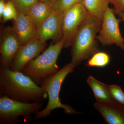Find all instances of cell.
<instances>
[{
  "label": "cell",
  "instance_id": "7",
  "mask_svg": "<svg viewBox=\"0 0 124 124\" xmlns=\"http://www.w3.org/2000/svg\"><path fill=\"white\" fill-rule=\"evenodd\" d=\"M89 14L82 3L73 5L65 11L62 20L63 48L71 46L78 31Z\"/></svg>",
  "mask_w": 124,
  "mask_h": 124
},
{
  "label": "cell",
  "instance_id": "11",
  "mask_svg": "<svg viewBox=\"0 0 124 124\" xmlns=\"http://www.w3.org/2000/svg\"><path fill=\"white\" fill-rule=\"evenodd\" d=\"M93 106L108 124H124V107L114 101H96Z\"/></svg>",
  "mask_w": 124,
  "mask_h": 124
},
{
  "label": "cell",
  "instance_id": "8",
  "mask_svg": "<svg viewBox=\"0 0 124 124\" xmlns=\"http://www.w3.org/2000/svg\"><path fill=\"white\" fill-rule=\"evenodd\" d=\"M0 39V67L9 68L21 45L13 27L1 28Z\"/></svg>",
  "mask_w": 124,
  "mask_h": 124
},
{
  "label": "cell",
  "instance_id": "2",
  "mask_svg": "<svg viewBox=\"0 0 124 124\" xmlns=\"http://www.w3.org/2000/svg\"><path fill=\"white\" fill-rule=\"evenodd\" d=\"M102 22L99 18L89 13L78 31L71 46V62L75 67L100 51L96 37Z\"/></svg>",
  "mask_w": 124,
  "mask_h": 124
},
{
  "label": "cell",
  "instance_id": "16",
  "mask_svg": "<svg viewBox=\"0 0 124 124\" xmlns=\"http://www.w3.org/2000/svg\"><path fill=\"white\" fill-rule=\"evenodd\" d=\"M110 60V55L103 51H98L89 58L86 66L89 67H103L109 63Z\"/></svg>",
  "mask_w": 124,
  "mask_h": 124
},
{
  "label": "cell",
  "instance_id": "3",
  "mask_svg": "<svg viewBox=\"0 0 124 124\" xmlns=\"http://www.w3.org/2000/svg\"><path fill=\"white\" fill-rule=\"evenodd\" d=\"M64 45L63 39L57 43H51L42 54L29 62L22 72L40 85L59 70L57 60Z\"/></svg>",
  "mask_w": 124,
  "mask_h": 124
},
{
  "label": "cell",
  "instance_id": "21",
  "mask_svg": "<svg viewBox=\"0 0 124 124\" xmlns=\"http://www.w3.org/2000/svg\"><path fill=\"white\" fill-rule=\"evenodd\" d=\"M110 3L113 6V9L115 15H119L124 12V0H110Z\"/></svg>",
  "mask_w": 124,
  "mask_h": 124
},
{
  "label": "cell",
  "instance_id": "6",
  "mask_svg": "<svg viewBox=\"0 0 124 124\" xmlns=\"http://www.w3.org/2000/svg\"><path fill=\"white\" fill-rule=\"evenodd\" d=\"M122 20L116 17L113 8L107 7L105 10L99 35L96 38L103 46L116 45L124 50V41L121 33L119 24Z\"/></svg>",
  "mask_w": 124,
  "mask_h": 124
},
{
  "label": "cell",
  "instance_id": "20",
  "mask_svg": "<svg viewBox=\"0 0 124 124\" xmlns=\"http://www.w3.org/2000/svg\"><path fill=\"white\" fill-rule=\"evenodd\" d=\"M18 12L14 4L11 1H6L4 10L0 21L5 23L9 20L16 21L17 18Z\"/></svg>",
  "mask_w": 124,
  "mask_h": 124
},
{
  "label": "cell",
  "instance_id": "23",
  "mask_svg": "<svg viewBox=\"0 0 124 124\" xmlns=\"http://www.w3.org/2000/svg\"><path fill=\"white\" fill-rule=\"evenodd\" d=\"M40 1L42 2L46 3L51 7L56 0H40Z\"/></svg>",
  "mask_w": 124,
  "mask_h": 124
},
{
  "label": "cell",
  "instance_id": "13",
  "mask_svg": "<svg viewBox=\"0 0 124 124\" xmlns=\"http://www.w3.org/2000/svg\"><path fill=\"white\" fill-rule=\"evenodd\" d=\"M53 11L51 6L40 1L31 7L27 15L38 31Z\"/></svg>",
  "mask_w": 124,
  "mask_h": 124
},
{
  "label": "cell",
  "instance_id": "19",
  "mask_svg": "<svg viewBox=\"0 0 124 124\" xmlns=\"http://www.w3.org/2000/svg\"><path fill=\"white\" fill-rule=\"evenodd\" d=\"M12 2L18 12L27 15L33 6L41 1L40 0H6Z\"/></svg>",
  "mask_w": 124,
  "mask_h": 124
},
{
  "label": "cell",
  "instance_id": "15",
  "mask_svg": "<svg viewBox=\"0 0 124 124\" xmlns=\"http://www.w3.org/2000/svg\"><path fill=\"white\" fill-rule=\"evenodd\" d=\"M109 4L110 0H84L82 3L90 14L102 21L105 10Z\"/></svg>",
  "mask_w": 124,
  "mask_h": 124
},
{
  "label": "cell",
  "instance_id": "14",
  "mask_svg": "<svg viewBox=\"0 0 124 124\" xmlns=\"http://www.w3.org/2000/svg\"><path fill=\"white\" fill-rule=\"evenodd\" d=\"M87 82L93 90L96 101H113L108 93L107 85L100 82L91 76L88 78Z\"/></svg>",
  "mask_w": 124,
  "mask_h": 124
},
{
  "label": "cell",
  "instance_id": "22",
  "mask_svg": "<svg viewBox=\"0 0 124 124\" xmlns=\"http://www.w3.org/2000/svg\"><path fill=\"white\" fill-rule=\"evenodd\" d=\"M6 0H0V20L2 19V15L4 10Z\"/></svg>",
  "mask_w": 124,
  "mask_h": 124
},
{
  "label": "cell",
  "instance_id": "4",
  "mask_svg": "<svg viewBox=\"0 0 124 124\" xmlns=\"http://www.w3.org/2000/svg\"><path fill=\"white\" fill-rule=\"evenodd\" d=\"M71 62L66 64L54 75L45 80L40 86L48 94L49 100L46 107L44 109L35 114L33 119L37 120L46 118L51 114L53 111L62 108L68 115L79 114L69 105L62 103L60 97V92L62 84L67 76L71 73L75 68Z\"/></svg>",
  "mask_w": 124,
  "mask_h": 124
},
{
  "label": "cell",
  "instance_id": "1",
  "mask_svg": "<svg viewBox=\"0 0 124 124\" xmlns=\"http://www.w3.org/2000/svg\"><path fill=\"white\" fill-rule=\"evenodd\" d=\"M0 94L1 97L25 103L44 102L48 96L42 87L22 72L1 67Z\"/></svg>",
  "mask_w": 124,
  "mask_h": 124
},
{
  "label": "cell",
  "instance_id": "24",
  "mask_svg": "<svg viewBox=\"0 0 124 124\" xmlns=\"http://www.w3.org/2000/svg\"><path fill=\"white\" fill-rule=\"evenodd\" d=\"M118 16L119 18H121L122 21L124 22V12H122V13L120 14L119 15H118Z\"/></svg>",
  "mask_w": 124,
  "mask_h": 124
},
{
  "label": "cell",
  "instance_id": "9",
  "mask_svg": "<svg viewBox=\"0 0 124 124\" xmlns=\"http://www.w3.org/2000/svg\"><path fill=\"white\" fill-rule=\"evenodd\" d=\"M46 42L41 41L37 37L29 40L20 46L9 69L12 71L22 72L29 62L46 49Z\"/></svg>",
  "mask_w": 124,
  "mask_h": 124
},
{
  "label": "cell",
  "instance_id": "18",
  "mask_svg": "<svg viewBox=\"0 0 124 124\" xmlns=\"http://www.w3.org/2000/svg\"><path fill=\"white\" fill-rule=\"evenodd\" d=\"M108 93L112 101L124 107V93L117 85H107Z\"/></svg>",
  "mask_w": 124,
  "mask_h": 124
},
{
  "label": "cell",
  "instance_id": "10",
  "mask_svg": "<svg viewBox=\"0 0 124 124\" xmlns=\"http://www.w3.org/2000/svg\"><path fill=\"white\" fill-rule=\"evenodd\" d=\"M62 20V16L53 11L38 30L37 38L43 42L49 39L54 43L60 41L63 39Z\"/></svg>",
  "mask_w": 124,
  "mask_h": 124
},
{
  "label": "cell",
  "instance_id": "12",
  "mask_svg": "<svg viewBox=\"0 0 124 124\" xmlns=\"http://www.w3.org/2000/svg\"><path fill=\"white\" fill-rule=\"evenodd\" d=\"M13 27L21 46L32 38H37L36 28L28 16L22 13L18 12L17 18L16 21H14Z\"/></svg>",
  "mask_w": 124,
  "mask_h": 124
},
{
  "label": "cell",
  "instance_id": "17",
  "mask_svg": "<svg viewBox=\"0 0 124 124\" xmlns=\"http://www.w3.org/2000/svg\"><path fill=\"white\" fill-rule=\"evenodd\" d=\"M84 0H56L51 8L53 11L62 17L69 8L73 5L82 3Z\"/></svg>",
  "mask_w": 124,
  "mask_h": 124
},
{
  "label": "cell",
  "instance_id": "5",
  "mask_svg": "<svg viewBox=\"0 0 124 124\" xmlns=\"http://www.w3.org/2000/svg\"><path fill=\"white\" fill-rule=\"evenodd\" d=\"M44 102L25 103L13 100L6 96L0 98V123L10 124L18 123L19 117L31 120V115L42 108Z\"/></svg>",
  "mask_w": 124,
  "mask_h": 124
}]
</instances>
